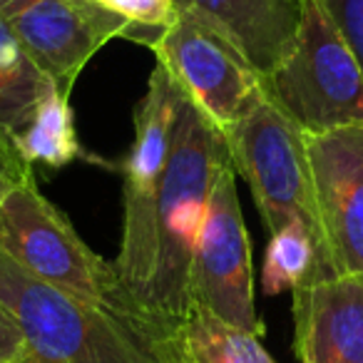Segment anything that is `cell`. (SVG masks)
<instances>
[{
	"label": "cell",
	"instance_id": "cell-21",
	"mask_svg": "<svg viewBox=\"0 0 363 363\" xmlns=\"http://www.w3.org/2000/svg\"><path fill=\"white\" fill-rule=\"evenodd\" d=\"M23 351V336L8 311L0 306V363H16Z\"/></svg>",
	"mask_w": 363,
	"mask_h": 363
},
{
	"label": "cell",
	"instance_id": "cell-14",
	"mask_svg": "<svg viewBox=\"0 0 363 363\" xmlns=\"http://www.w3.org/2000/svg\"><path fill=\"white\" fill-rule=\"evenodd\" d=\"M333 277L338 274L333 272L321 244L301 219H294L272 234L262 267L264 294L277 296V294L296 291L306 284L326 281Z\"/></svg>",
	"mask_w": 363,
	"mask_h": 363
},
{
	"label": "cell",
	"instance_id": "cell-2",
	"mask_svg": "<svg viewBox=\"0 0 363 363\" xmlns=\"http://www.w3.org/2000/svg\"><path fill=\"white\" fill-rule=\"evenodd\" d=\"M0 306L23 336L16 363H160L122 318L33 277L6 252Z\"/></svg>",
	"mask_w": 363,
	"mask_h": 363
},
{
	"label": "cell",
	"instance_id": "cell-12",
	"mask_svg": "<svg viewBox=\"0 0 363 363\" xmlns=\"http://www.w3.org/2000/svg\"><path fill=\"white\" fill-rule=\"evenodd\" d=\"M219 26L247 55L259 77L289 55L301 18V0H174Z\"/></svg>",
	"mask_w": 363,
	"mask_h": 363
},
{
	"label": "cell",
	"instance_id": "cell-3",
	"mask_svg": "<svg viewBox=\"0 0 363 363\" xmlns=\"http://www.w3.org/2000/svg\"><path fill=\"white\" fill-rule=\"evenodd\" d=\"M182 100L184 90L177 85L167 67L157 62L135 115V140L125 160L120 162L125 177L122 187L125 224H122L120 252L112 264L127 298L142 318L152 353H155V338L145 318V298L157 259V202L174 145Z\"/></svg>",
	"mask_w": 363,
	"mask_h": 363
},
{
	"label": "cell",
	"instance_id": "cell-6",
	"mask_svg": "<svg viewBox=\"0 0 363 363\" xmlns=\"http://www.w3.org/2000/svg\"><path fill=\"white\" fill-rule=\"evenodd\" d=\"M222 135L234 169L252 189L267 232L274 234L294 219H301L331 264L316 209L306 135L267 95L259 97L252 110Z\"/></svg>",
	"mask_w": 363,
	"mask_h": 363
},
{
	"label": "cell",
	"instance_id": "cell-16",
	"mask_svg": "<svg viewBox=\"0 0 363 363\" xmlns=\"http://www.w3.org/2000/svg\"><path fill=\"white\" fill-rule=\"evenodd\" d=\"M67 100L70 97L62 95L57 87H50L38 105L28 130L18 135L21 150L30 160V164H45L57 169L75 160H92L75 135V122H72Z\"/></svg>",
	"mask_w": 363,
	"mask_h": 363
},
{
	"label": "cell",
	"instance_id": "cell-13",
	"mask_svg": "<svg viewBox=\"0 0 363 363\" xmlns=\"http://www.w3.org/2000/svg\"><path fill=\"white\" fill-rule=\"evenodd\" d=\"M160 361L177 363H277L262 346V336L222 321L204 308L189 316L160 346Z\"/></svg>",
	"mask_w": 363,
	"mask_h": 363
},
{
	"label": "cell",
	"instance_id": "cell-11",
	"mask_svg": "<svg viewBox=\"0 0 363 363\" xmlns=\"http://www.w3.org/2000/svg\"><path fill=\"white\" fill-rule=\"evenodd\" d=\"M294 348L301 363H363V274L294 291Z\"/></svg>",
	"mask_w": 363,
	"mask_h": 363
},
{
	"label": "cell",
	"instance_id": "cell-5",
	"mask_svg": "<svg viewBox=\"0 0 363 363\" xmlns=\"http://www.w3.org/2000/svg\"><path fill=\"white\" fill-rule=\"evenodd\" d=\"M262 90L303 135L363 125V67L316 0H301L291 50Z\"/></svg>",
	"mask_w": 363,
	"mask_h": 363
},
{
	"label": "cell",
	"instance_id": "cell-20",
	"mask_svg": "<svg viewBox=\"0 0 363 363\" xmlns=\"http://www.w3.org/2000/svg\"><path fill=\"white\" fill-rule=\"evenodd\" d=\"M70 6H75L85 18H90L100 30H105L110 38H132V26L127 21H122L120 16L105 11L97 0H65Z\"/></svg>",
	"mask_w": 363,
	"mask_h": 363
},
{
	"label": "cell",
	"instance_id": "cell-9",
	"mask_svg": "<svg viewBox=\"0 0 363 363\" xmlns=\"http://www.w3.org/2000/svg\"><path fill=\"white\" fill-rule=\"evenodd\" d=\"M313 194L336 274H363V125L306 135Z\"/></svg>",
	"mask_w": 363,
	"mask_h": 363
},
{
	"label": "cell",
	"instance_id": "cell-18",
	"mask_svg": "<svg viewBox=\"0 0 363 363\" xmlns=\"http://www.w3.org/2000/svg\"><path fill=\"white\" fill-rule=\"evenodd\" d=\"M33 179V164L13 132L0 127V202Z\"/></svg>",
	"mask_w": 363,
	"mask_h": 363
},
{
	"label": "cell",
	"instance_id": "cell-1",
	"mask_svg": "<svg viewBox=\"0 0 363 363\" xmlns=\"http://www.w3.org/2000/svg\"><path fill=\"white\" fill-rule=\"evenodd\" d=\"M232 162L222 130L184 95L157 202V259L145 298L155 353L192 311L189 272L217 177ZM162 363V361H160Z\"/></svg>",
	"mask_w": 363,
	"mask_h": 363
},
{
	"label": "cell",
	"instance_id": "cell-4",
	"mask_svg": "<svg viewBox=\"0 0 363 363\" xmlns=\"http://www.w3.org/2000/svg\"><path fill=\"white\" fill-rule=\"evenodd\" d=\"M0 252L50 286L115 313L150 348L142 318L117 279L115 264L97 257L77 237L65 214L43 197L35 182L0 202Z\"/></svg>",
	"mask_w": 363,
	"mask_h": 363
},
{
	"label": "cell",
	"instance_id": "cell-22",
	"mask_svg": "<svg viewBox=\"0 0 363 363\" xmlns=\"http://www.w3.org/2000/svg\"><path fill=\"white\" fill-rule=\"evenodd\" d=\"M167 363H177V361H167Z\"/></svg>",
	"mask_w": 363,
	"mask_h": 363
},
{
	"label": "cell",
	"instance_id": "cell-10",
	"mask_svg": "<svg viewBox=\"0 0 363 363\" xmlns=\"http://www.w3.org/2000/svg\"><path fill=\"white\" fill-rule=\"evenodd\" d=\"M0 18L67 97L90 57L112 40L65 0H0Z\"/></svg>",
	"mask_w": 363,
	"mask_h": 363
},
{
	"label": "cell",
	"instance_id": "cell-8",
	"mask_svg": "<svg viewBox=\"0 0 363 363\" xmlns=\"http://www.w3.org/2000/svg\"><path fill=\"white\" fill-rule=\"evenodd\" d=\"M192 308H204L222 321L262 336L254 306V274L249 234L237 192V169L229 162L217 177L209 209L189 272Z\"/></svg>",
	"mask_w": 363,
	"mask_h": 363
},
{
	"label": "cell",
	"instance_id": "cell-15",
	"mask_svg": "<svg viewBox=\"0 0 363 363\" xmlns=\"http://www.w3.org/2000/svg\"><path fill=\"white\" fill-rule=\"evenodd\" d=\"M50 87L55 85L0 18V127L23 135Z\"/></svg>",
	"mask_w": 363,
	"mask_h": 363
},
{
	"label": "cell",
	"instance_id": "cell-17",
	"mask_svg": "<svg viewBox=\"0 0 363 363\" xmlns=\"http://www.w3.org/2000/svg\"><path fill=\"white\" fill-rule=\"evenodd\" d=\"M105 11L132 26V40L152 45L174 16V0H97Z\"/></svg>",
	"mask_w": 363,
	"mask_h": 363
},
{
	"label": "cell",
	"instance_id": "cell-7",
	"mask_svg": "<svg viewBox=\"0 0 363 363\" xmlns=\"http://www.w3.org/2000/svg\"><path fill=\"white\" fill-rule=\"evenodd\" d=\"M150 48L184 95L222 132L237 125L264 95L262 77L237 43L189 8H174Z\"/></svg>",
	"mask_w": 363,
	"mask_h": 363
},
{
	"label": "cell",
	"instance_id": "cell-19",
	"mask_svg": "<svg viewBox=\"0 0 363 363\" xmlns=\"http://www.w3.org/2000/svg\"><path fill=\"white\" fill-rule=\"evenodd\" d=\"M363 67V0H316Z\"/></svg>",
	"mask_w": 363,
	"mask_h": 363
}]
</instances>
